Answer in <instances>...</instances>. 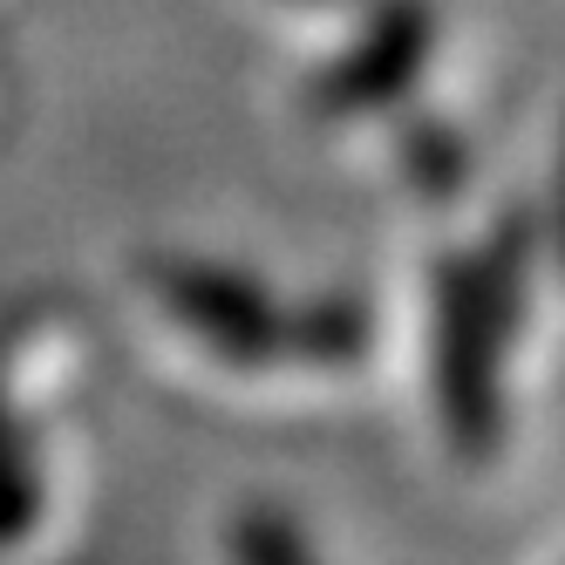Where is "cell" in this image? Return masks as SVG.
I'll return each mask as SVG.
<instances>
[{"label": "cell", "mask_w": 565, "mask_h": 565, "mask_svg": "<svg viewBox=\"0 0 565 565\" xmlns=\"http://www.w3.org/2000/svg\"><path fill=\"white\" fill-rule=\"evenodd\" d=\"M238 565H307V552L294 545L287 524L253 518V524H238Z\"/></svg>", "instance_id": "cell-1"}]
</instances>
